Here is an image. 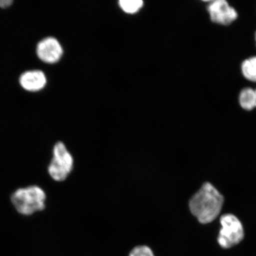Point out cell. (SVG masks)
<instances>
[{
  "label": "cell",
  "mask_w": 256,
  "mask_h": 256,
  "mask_svg": "<svg viewBox=\"0 0 256 256\" xmlns=\"http://www.w3.org/2000/svg\"><path fill=\"white\" fill-rule=\"evenodd\" d=\"M224 204V198L210 183L202 186L191 198V212L202 224L212 222L218 216Z\"/></svg>",
  "instance_id": "6da1fadb"
},
{
  "label": "cell",
  "mask_w": 256,
  "mask_h": 256,
  "mask_svg": "<svg viewBox=\"0 0 256 256\" xmlns=\"http://www.w3.org/2000/svg\"><path fill=\"white\" fill-rule=\"evenodd\" d=\"M11 202L18 212L30 216L46 208V194L36 185L19 188L11 195Z\"/></svg>",
  "instance_id": "7a4b0ae2"
},
{
  "label": "cell",
  "mask_w": 256,
  "mask_h": 256,
  "mask_svg": "<svg viewBox=\"0 0 256 256\" xmlns=\"http://www.w3.org/2000/svg\"><path fill=\"white\" fill-rule=\"evenodd\" d=\"M72 156L62 142L56 143L53 148L52 158L48 168V174L56 182L65 180L73 168Z\"/></svg>",
  "instance_id": "3957f363"
},
{
  "label": "cell",
  "mask_w": 256,
  "mask_h": 256,
  "mask_svg": "<svg viewBox=\"0 0 256 256\" xmlns=\"http://www.w3.org/2000/svg\"><path fill=\"white\" fill-rule=\"evenodd\" d=\"M222 224L218 242L223 248L228 249L239 244L244 236L241 222L232 214H225L220 217Z\"/></svg>",
  "instance_id": "277c9868"
},
{
  "label": "cell",
  "mask_w": 256,
  "mask_h": 256,
  "mask_svg": "<svg viewBox=\"0 0 256 256\" xmlns=\"http://www.w3.org/2000/svg\"><path fill=\"white\" fill-rule=\"evenodd\" d=\"M210 20L214 24L228 26L238 18L236 10L226 0L211 2L207 6Z\"/></svg>",
  "instance_id": "5b68a950"
},
{
  "label": "cell",
  "mask_w": 256,
  "mask_h": 256,
  "mask_svg": "<svg viewBox=\"0 0 256 256\" xmlns=\"http://www.w3.org/2000/svg\"><path fill=\"white\" fill-rule=\"evenodd\" d=\"M36 52L42 62L56 63L60 59L63 50L58 41L52 37L46 38L38 44Z\"/></svg>",
  "instance_id": "8992f818"
},
{
  "label": "cell",
  "mask_w": 256,
  "mask_h": 256,
  "mask_svg": "<svg viewBox=\"0 0 256 256\" xmlns=\"http://www.w3.org/2000/svg\"><path fill=\"white\" fill-rule=\"evenodd\" d=\"M20 83L22 88L30 92H36L42 89L46 84L44 74L39 70L25 72L20 76Z\"/></svg>",
  "instance_id": "52a82bcc"
},
{
  "label": "cell",
  "mask_w": 256,
  "mask_h": 256,
  "mask_svg": "<svg viewBox=\"0 0 256 256\" xmlns=\"http://www.w3.org/2000/svg\"><path fill=\"white\" fill-rule=\"evenodd\" d=\"M239 104L243 110L250 111L255 108L254 90L247 88L242 90L239 94Z\"/></svg>",
  "instance_id": "ba28073f"
},
{
  "label": "cell",
  "mask_w": 256,
  "mask_h": 256,
  "mask_svg": "<svg viewBox=\"0 0 256 256\" xmlns=\"http://www.w3.org/2000/svg\"><path fill=\"white\" fill-rule=\"evenodd\" d=\"M241 68L246 79L256 82V56L245 60L242 64Z\"/></svg>",
  "instance_id": "9c48e42d"
},
{
  "label": "cell",
  "mask_w": 256,
  "mask_h": 256,
  "mask_svg": "<svg viewBox=\"0 0 256 256\" xmlns=\"http://www.w3.org/2000/svg\"><path fill=\"white\" fill-rule=\"evenodd\" d=\"M120 5L122 9L127 14H136L142 7V0H121Z\"/></svg>",
  "instance_id": "30bf717a"
},
{
  "label": "cell",
  "mask_w": 256,
  "mask_h": 256,
  "mask_svg": "<svg viewBox=\"0 0 256 256\" xmlns=\"http://www.w3.org/2000/svg\"><path fill=\"white\" fill-rule=\"evenodd\" d=\"M129 256H155L152 250L148 246H140L134 248Z\"/></svg>",
  "instance_id": "8fae6325"
},
{
  "label": "cell",
  "mask_w": 256,
  "mask_h": 256,
  "mask_svg": "<svg viewBox=\"0 0 256 256\" xmlns=\"http://www.w3.org/2000/svg\"><path fill=\"white\" fill-rule=\"evenodd\" d=\"M12 3V0H0V8H7Z\"/></svg>",
  "instance_id": "7c38bea8"
},
{
  "label": "cell",
  "mask_w": 256,
  "mask_h": 256,
  "mask_svg": "<svg viewBox=\"0 0 256 256\" xmlns=\"http://www.w3.org/2000/svg\"><path fill=\"white\" fill-rule=\"evenodd\" d=\"M255 94V108H256V89L254 90Z\"/></svg>",
  "instance_id": "4fadbf2b"
},
{
  "label": "cell",
  "mask_w": 256,
  "mask_h": 256,
  "mask_svg": "<svg viewBox=\"0 0 256 256\" xmlns=\"http://www.w3.org/2000/svg\"><path fill=\"white\" fill-rule=\"evenodd\" d=\"M255 40H256V34H255Z\"/></svg>",
  "instance_id": "5bb4252c"
}]
</instances>
